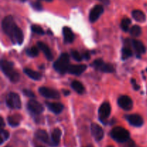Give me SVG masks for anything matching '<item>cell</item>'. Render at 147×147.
<instances>
[{"label":"cell","mask_w":147,"mask_h":147,"mask_svg":"<svg viewBox=\"0 0 147 147\" xmlns=\"http://www.w3.org/2000/svg\"><path fill=\"white\" fill-rule=\"evenodd\" d=\"M27 109L31 113L34 114H40L44 111V107L42 105L34 100H30L27 103Z\"/></svg>","instance_id":"9c48e42d"},{"label":"cell","mask_w":147,"mask_h":147,"mask_svg":"<svg viewBox=\"0 0 147 147\" xmlns=\"http://www.w3.org/2000/svg\"><path fill=\"white\" fill-rule=\"evenodd\" d=\"M6 147H9V146H6Z\"/></svg>","instance_id":"ee69618b"},{"label":"cell","mask_w":147,"mask_h":147,"mask_svg":"<svg viewBox=\"0 0 147 147\" xmlns=\"http://www.w3.org/2000/svg\"><path fill=\"white\" fill-rule=\"evenodd\" d=\"M63 36H64V41L65 43L73 42L75 39L74 34L71 29L68 27H65L63 30Z\"/></svg>","instance_id":"ffe728a7"},{"label":"cell","mask_w":147,"mask_h":147,"mask_svg":"<svg viewBox=\"0 0 147 147\" xmlns=\"http://www.w3.org/2000/svg\"><path fill=\"white\" fill-rule=\"evenodd\" d=\"M22 92L26 96H27V97H30V98H34V97H35V95H34V93H33L32 90H27V89H24V90H22Z\"/></svg>","instance_id":"d6a6232c"},{"label":"cell","mask_w":147,"mask_h":147,"mask_svg":"<svg viewBox=\"0 0 147 147\" xmlns=\"http://www.w3.org/2000/svg\"><path fill=\"white\" fill-rule=\"evenodd\" d=\"M24 73L27 75V76L32 78V80H39L41 79L42 75L40 74L38 72H36L34 70H31V69L29 68H25L24 69Z\"/></svg>","instance_id":"7402d4cb"},{"label":"cell","mask_w":147,"mask_h":147,"mask_svg":"<svg viewBox=\"0 0 147 147\" xmlns=\"http://www.w3.org/2000/svg\"><path fill=\"white\" fill-rule=\"evenodd\" d=\"M39 93L45 98L51 99H59L60 98V93L58 91L50 88L41 87L39 88Z\"/></svg>","instance_id":"ba28073f"},{"label":"cell","mask_w":147,"mask_h":147,"mask_svg":"<svg viewBox=\"0 0 147 147\" xmlns=\"http://www.w3.org/2000/svg\"><path fill=\"white\" fill-rule=\"evenodd\" d=\"M9 137V133L4 129H1V144L7 141Z\"/></svg>","instance_id":"f546056e"},{"label":"cell","mask_w":147,"mask_h":147,"mask_svg":"<svg viewBox=\"0 0 147 147\" xmlns=\"http://www.w3.org/2000/svg\"><path fill=\"white\" fill-rule=\"evenodd\" d=\"M31 29L33 32L36 33L37 34H41V35H42V34H45V31L43 30V29L40 26L37 25V24H33V25H32Z\"/></svg>","instance_id":"f1b7e54d"},{"label":"cell","mask_w":147,"mask_h":147,"mask_svg":"<svg viewBox=\"0 0 147 147\" xmlns=\"http://www.w3.org/2000/svg\"><path fill=\"white\" fill-rule=\"evenodd\" d=\"M27 54L30 57H36V56L38 55L39 54V50L37 47H32L30 48L27 49Z\"/></svg>","instance_id":"83f0119b"},{"label":"cell","mask_w":147,"mask_h":147,"mask_svg":"<svg viewBox=\"0 0 147 147\" xmlns=\"http://www.w3.org/2000/svg\"><path fill=\"white\" fill-rule=\"evenodd\" d=\"M107 147H113V146H107Z\"/></svg>","instance_id":"7bdbcfd3"},{"label":"cell","mask_w":147,"mask_h":147,"mask_svg":"<svg viewBox=\"0 0 147 147\" xmlns=\"http://www.w3.org/2000/svg\"><path fill=\"white\" fill-rule=\"evenodd\" d=\"M126 119L131 125L135 127H140L144 124L143 119L138 114L128 115L126 116Z\"/></svg>","instance_id":"4fadbf2b"},{"label":"cell","mask_w":147,"mask_h":147,"mask_svg":"<svg viewBox=\"0 0 147 147\" xmlns=\"http://www.w3.org/2000/svg\"><path fill=\"white\" fill-rule=\"evenodd\" d=\"M71 55L73 57V58L74 60H76V61L80 62L83 60V56L77 51V50H72L71 51Z\"/></svg>","instance_id":"4dcf8cb0"},{"label":"cell","mask_w":147,"mask_h":147,"mask_svg":"<svg viewBox=\"0 0 147 147\" xmlns=\"http://www.w3.org/2000/svg\"><path fill=\"white\" fill-rule=\"evenodd\" d=\"M131 83H132V85H133L134 88L135 90H139V88H140V86H139V85L136 83V80H135L134 79H131Z\"/></svg>","instance_id":"e575fe53"},{"label":"cell","mask_w":147,"mask_h":147,"mask_svg":"<svg viewBox=\"0 0 147 147\" xmlns=\"http://www.w3.org/2000/svg\"><path fill=\"white\" fill-rule=\"evenodd\" d=\"M131 24V20L130 19L127 18H123L121 20V27L122 30L125 32H127L129 30V26Z\"/></svg>","instance_id":"4316f807"},{"label":"cell","mask_w":147,"mask_h":147,"mask_svg":"<svg viewBox=\"0 0 147 147\" xmlns=\"http://www.w3.org/2000/svg\"><path fill=\"white\" fill-rule=\"evenodd\" d=\"M6 103H7V106L10 109H20L22 106L20 96L15 93H10L7 96Z\"/></svg>","instance_id":"8992f818"},{"label":"cell","mask_w":147,"mask_h":147,"mask_svg":"<svg viewBox=\"0 0 147 147\" xmlns=\"http://www.w3.org/2000/svg\"><path fill=\"white\" fill-rule=\"evenodd\" d=\"M90 130H91L92 135L96 139V141L100 142L103 139V136H104V131L99 125L95 123H92L91 126H90Z\"/></svg>","instance_id":"8fae6325"},{"label":"cell","mask_w":147,"mask_h":147,"mask_svg":"<svg viewBox=\"0 0 147 147\" xmlns=\"http://www.w3.org/2000/svg\"><path fill=\"white\" fill-rule=\"evenodd\" d=\"M1 27L4 32L9 37L13 44L21 45L24 41V35L21 29L18 27L11 16H7L2 20Z\"/></svg>","instance_id":"6da1fadb"},{"label":"cell","mask_w":147,"mask_h":147,"mask_svg":"<svg viewBox=\"0 0 147 147\" xmlns=\"http://www.w3.org/2000/svg\"><path fill=\"white\" fill-rule=\"evenodd\" d=\"M124 145H123V147H139L137 145L135 144V142H134L133 140H131V139H129V141H127L126 142H125Z\"/></svg>","instance_id":"1f68e13d"},{"label":"cell","mask_w":147,"mask_h":147,"mask_svg":"<svg viewBox=\"0 0 147 147\" xmlns=\"http://www.w3.org/2000/svg\"><path fill=\"white\" fill-rule=\"evenodd\" d=\"M132 17L136 21L139 22H144L146 21V15L141 10H134L132 11Z\"/></svg>","instance_id":"44dd1931"},{"label":"cell","mask_w":147,"mask_h":147,"mask_svg":"<svg viewBox=\"0 0 147 147\" xmlns=\"http://www.w3.org/2000/svg\"><path fill=\"white\" fill-rule=\"evenodd\" d=\"M55 70L60 74H65L70 67V56L67 53H63L53 65Z\"/></svg>","instance_id":"3957f363"},{"label":"cell","mask_w":147,"mask_h":147,"mask_svg":"<svg viewBox=\"0 0 147 147\" xmlns=\"http://www.w3.org/2000/svg\"><path fill=\"white\" fill-rule=\"evenodd\" d=\"M86 147H93V146H90V145H89V146H86Z\"/></svg>","instance_id":"60d3db41"},{"label":"cell","mask_w":147,"mask_h":147,"mask_svg":"<svg viewBox=\"0 0 147 147\" xmlns=\"http://www.w3.org/2000/svg\"><path fill=\"white\" fill-rule=\"evenodd\" d=\"M4 119L1 117V129H4Z\"/></svg>","instance_id":"74e56055"},{"label":"cell","mask_w":147,"mask_h":147,"mask_svg":"<svg viewBox=\"0 0 147 147\" xmlns=\"http://www.w3.org/2000/svg\"><path fill=\"white\" fill-rule=\"evenodd\" d=\"M62 131L60 129H55L51 134V146H57L60 144L61 139Z\"/></svg>","instance_id":"e0dca14e"},{"label":"cell","mask_w":147,"mask_h":147,"mask_svg":"<svg viewBox=\"0 0 147 147\" xmlns=\"http://www.w3.org/2000/svg\"><path fill=\"white\" fill-rule=\"evenodd\" d=\"M91 66H93L96 70H100L103 73H113L115 70L113 65L106 63L102 59L95 60L94 62L91 64Z\"/></svg>","instance_id":"5b68a950"},{"label":"cell","mask_w":147,"mask_h":147,"mask_svg":"<svg viewBox=\"0 0 147 147\" xmlns=\"http://www.w3.org/2000/svg\"><path fill=\"white\" fill-rule=\"evenodd\" d=\"M1 68L3 73L11 82H17L20 79V74L14 69V64L6 60H1Z\"/></svg>","instance_id":"7a4b0ae2"},{"label":"cell","mask_w":147,"mask_h":147,"mask_svg":"<svg viewBox=\"0 0 147 147\" xmlns=\"http://www.w3.org/2000/svg\"><path fill=\"white\" fill-rule=\"evenodd\" d=\"M130 34L133 37H139L141 34H142V29L138 25H134L133 27L131 28L130 30Z\"/></svg>","instance_id":"484cf974"},{"label":"cell","mask_w":147,"mask_h":147,"mask_svg":"<svg viewBox=\"0 0 147 147\" xmlns=\"http://www.w3.org/2000/svg\"><path fill=\"white\" fill-rule=\"evenodd\" d=\"M71 86L77 93H80V94H82L83 93H84L85 88L80 82L78 81V80H74L71 83Z\"/></svg>","instance_id":"cb8c5ba5"},{"label":"cell","mask_w":147,"mask_h":147,"mask_svg":"<svg viewBox=\"0 0 147 147\" xmlns=\"http://www.w3.org/2000/svg\"><path fill=\"white\" fill-rule=\"evenodd\" d=\"M99 1H100L101 3H103L105 5H109L110 4V0H98Z\"/></svg>","instance_id":"8d00e7d4"},{"label":"cell","mask_w":147,"mask_h":147,"mask_svg":"<svg viewBox=\"0 0 147 147\" xmlns=\"http://www.w3.org/2000/svg\"><path fill=\"white\" fill-rule=\"evenodd\" d=\"M37 46H38L39 49L40 50H42L43 53H44L45 56L46 57V58L48 60H52L53 59V53H52L51 50L49 48L48 46L47 45H45V43L42 42H37Z\"/></svg>","instance_id":"ac0fdd59"},{"label":"cell","mask_w":147,"mask_h":147,"mask_svg":"<svg viewBox=\"0 0 147 147\" xmlns=\"http://www.w3.org/2000/svg\"><path fill=\"white\" fill-rule=\"evenodd\" d=\"M35 136L37 139L42 142L43 143L47 144L50 146L51 144V139H50L46 131L42 130V129L37 130L35 133Z\"/></svg>","instance_id":"2e32d148"},{"label":"cell","mask_w":147,"mask_h":147,"mask_svg":"<svg viewBox=\"0 0 147 147\" xmlns=\"http://www.w3.org/2000/svg\"><path fill=\"white\" fill-rule=\"evenodd\" d=\"M63 93H64L65 96H67V95H69L70 93V91H69V90H63Z\"/></svg>","instance_id":"f35d334b"},{"label":"cell","mask_w":147,"mask_h":147,"mask_svg":"<svg viewBox=\"0 0 147 147\" xmlns=\"http://www.w3.org/2000/svg\"><path fill=\"white\" fill-rule=\"evenodd\" d=\"M43 1H49V2H50V1H53V0H43Z\"/></svg>","instance_id":"ab89813d"},{"label":"cell","mask_w":147,"mask_h":147,"mask_svg":"<svg viewBox=\"0 0 147 147\" xmlns=\"http://www.w3.org/2000/svg\"><path fill=\"white\" fill-rule=\"evenodd\" d=\"M111 105L109 103L106 102L103 103V104L100 106L98 110V116L99 119L100 121L104 124H106V121L108 118L109 117L111 114Z\"/></svg>","instance_id":"52a82bcc"},{"label":"cell","mask_w":147,"mask_h":147,"mask_svg":"<svg viewBox=\"0 0 147 147\" xmlns=\"http://www.w3.org/2000/svg\"><path fill=\"white\" fill-rule=\"evenodd\" d=\"M111 137L119 143H125L130 139V134L129 131L123 127H115L110 133Z\"/></svg>","instance_id":"277c9868"},{"label":"cell","mask_w":147,"mask_h":147,"mask_svg":"<svg viewBox=\"0 0 147 147\" xmlns=\"http://www.w3.org/2000/svg\"><path fill=\"white\" fill-rule=\"evenodd\" d=\"M32 7L37 10L42 9V4H40V2H39V1H36V2L32 3Z\"/></svg>","instance_id":"836d02e7"},{"label":"cell","mask_w":147,"mask_h":147,"mask_svg":"<svg viewBox=\"0 0 147 147\" xmlns=\"http://www.w3.org/2000/svg\"><path fill=\"white\" fill-rule=\"evenodd\" d=\"M36 147H45V146H36Z\"/></svg>","instance_id":"b9f144b4"},{"label":"cell","mask_w":147,"mask_h":147,"mask_svg":"<svg viewBox=\"0 0 147 147\" xmlns=\"http://www.w3.org/2000/svg\"><path fill=\"white\" fill-rule=\"evenodd\" d=\"M104 11V9L102 5H96L90 11L89 14V20L90 22H95L100 16Z\"/></svg>","instance_id":"7c38bea8"},{"label":"cell","mask_w":147,"mask_h":147,"mask_svg":"<svg viewBox=\"0 0 147 147\" xmlns=\"http://www.w3.org/2000/svg\"><path fill=\"white\" fill-rule=\"evenodd\" d=\"M118 104L125 111H130L133 107V101L127 96H121L118 100Z\"/></svg>","instance_id":"30bf717a"},{"label":"cell","mask_w":147,"mask_h":147,"mask_svg":"<svg viewBox=\"0 0 147 147\" xmlns=\"http://www.w3.org/2000/svg\"><path fill=\"white\" fill-rule=\"evenodd\" d=\"M47 108L50 111L53 112L55 114H58V113H61L63 110V105L60 103H50V102H47L46 103Z\"/></svg>","instance_id":"d6986e66"},{"label":"cell","mask_w":147,"mask_h":147,"mask_svg":"<svg viewBox=\"0 0 147 147\" xmlns=\"http://www.w3.org/2000/svg\"><path fill=\"white\" fill-rule=\"evenodd\" d=\"M83 57H84L86 60H89V59H90V53H89V52L86 51V53H84Z\"/></svg>","instance_id":"d590c367"},{"label":"cell","mask_w":147,"mask_h":147,"mask_svg":"<svg viewBox=\"0 0 147 147\" xmlns=\"http://www.w3.org/2000/svg\"><path fill=\"white\" fill-rule=\"evenodd\" d=\"M22 117L19 115H14V116H9L7 121H8L9 124L12 127H16V126H19L21 121Z\"/></svg>","instance_id":"603a6c76"},{"label":"cell","mask_w":147,"mask_h":147,"mask_svg":"<svg viewBox=\"0 0 147 147\" xmlns=\"http://www.w3.org/2000/svg\"><path fill=\"white\" fill-rule=\"evenodd\" d=\"M131 43L132 47H133L134 50L136 52V55L138 56H140L141 55L145 53L146 47H145L144 45L142 42L137 40H131Z\"/></svg>","instance_id":"5bb4252c"},{"label":"cell","mask_w":147,"mask_h":147,"mask_svg":"<svg viewBox=\"0 0 147 147\" xmlns=\"http://www.w3.org/2000/svg\"><path fill=\"white\" fill-rule=\"evenodd\" d=\"M87 69L86 65H71L68 69V73L75 76H80Z\"/></svg>","instance_id":"9a60e30c"},{"label":"cell","mask_w":147,"mask_h":147,"mask_svg":"<svg viewBox=\"0 0 147 147\" xmlns=\"http://www.w3.org/2000/svg\"><path fill=\"white\" fill-rule=\"evenodd\" d=\"M132 54H133V53H132V50L130 47H123L121 51V57L123 60H126V59H128L129 57H130L132 55Z\"/></svg>","instance_id":"d4e9b609"}]
</instances>
